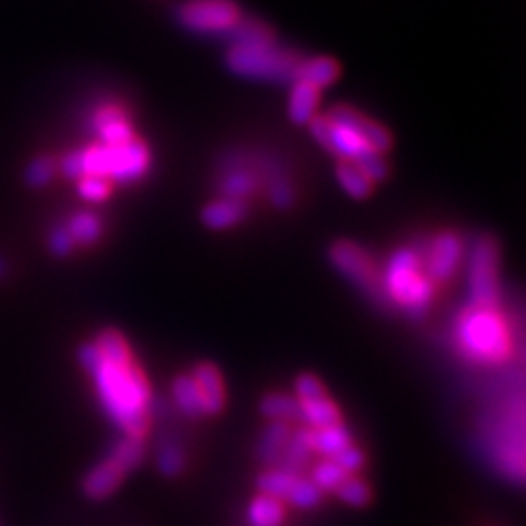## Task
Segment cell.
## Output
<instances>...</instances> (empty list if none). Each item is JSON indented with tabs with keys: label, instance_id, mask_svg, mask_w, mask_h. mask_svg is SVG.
<instances>
[{
	"label": "cell",
	"instance_id": "obj_1",
	"mask_svg": "<svg viewBox=\"0 0 526 526\" xmlns=\"http://www.w3.org/2000/svg\"><path fill=\"white\" fill-rule=\"evenodd\" d=\"M95 382L99 402L108 417L128 434L141 439L147 432L150 419L152 391L143 371L134 360L125 364H112L101 358L97 367L88 373Z\"/></svg>",
	"mask_w": 526,
	"mask_h": 526
},
{
	"label": "cell",
	"instance_id": "obj_2",
	"mask_svg": "<svg viewBox=\"0 0 526 526\" xmlns=\"http://www.w3.org/2000/svg\"><path fill=\"white\" fill-rule=\"evenodd\" d=\"M150 167V152L141 141L123 145H88L84 150L66 154L60 171L66 178L79 180L82 176H101L117 182L139 180Z\"/></svg>",
	"mask_w": 526,
	"mask_h": 526
},
{
	"label": "cell",
	"instance_id": "obj_3",
	"mask_svg": "<svg viewBox=\"0 0 526 526\" xmlns=\"http://www.w3.org/2000/svg\"><path fill=\"white\" fill-rule=\"evenodd\" d=\"M459 345L467 358L480 364H500L511 353L507 318L498 307L472 305L459 318Z\"/></svg>",
	"mask_w": 526,
	"mask_h": 526
},
{
	"label": "cell",
	"instance_id": "obj_4",
	"mask_svg": "<svg viewBox=\"0 0 526 526\" xmlns=\"http://www.w3.org/2000/svg\"><path fill=\"white\" fill-rule=\"evenodd\" d=\"M382 290L388 301L404 307L413 318H421L428 312L434 299V283L421 268V255L415 248L395 250L386 263Z\"/></svg>",
	"mask_w": 526,
	"mask_h": 526
},
{
	"label": "cell",
	"instance_id": "obj_5",
	"mask_svg": "<svg viewBox=\"0 0 526 526\" xmlns=\"http://www.w3.org/2000/svg\"><path fill=\"white\" fill-rule=\"evenodd\" d=\"M226 62L239 75L268 79V82H288L296 77V68H299V62L290 53L274 47V40L261 44H237L228 53Z\"/></svg>",
	"mask_w": 526,
	"mask_h": 526
},
{
	"label": "cell",
	"instance_id": "obj_6",
	"mask_svg": "<svg viewBox=\"0 0 526 526\" xmlns=\"http://www.w3.org/2000/svg\"><path fill=\"white\" fill-rule=\"evenodd\" d=\"M472 305L498 307L500 303V250L494 237L476 239L470 257Z\"/></svg>",
	"mask_w": 526,
	"mask_h": 526
},
{
	"label": "cell",
	"instance_id": "obj_7",
	"mask_svg": "<svg viewBox=\"0 0 526 526\" xmlns=\"http://www.w3.org/2000/svg\"><path fill=\"white\" fill-rule=\"evenodd\" d=\"M329 259L340 274H345L349 281L358 285L362 292H367L373 299H384L382 281L377 279V272L371 257L353 242H338L331 246Z\"/></svg>",
	"mask_w": 526,
	"mask_h": 526
},
{
	"label": "cell",
	"instance_id": "obj_8",
	"mask_svg": "<svg viewBox=\"0 0 526 526\" xmlns=\"http://www.w3.org/2000/svg\"><path fill=\"white\" fill-rule=\"evenodd\" d=\"M178 20L191 31L224 33L239 22V9L231 0H191L178 9Z\"/></svg>",
	"mask_w": 526,
	"mask_h": 526
},
{
	"label": "cell",
	"instance_id": "obj_9",
	"mask_svg": "<svg viewBox=\"0 0 526 526\" xmlns=\"http://www.w3.org/2000/svg\"><path fill=\"white\" fill-rule=\"evenodd\" d=\"M310 128L314 139L323 145L327 152L338 156L340 160H349L353 165L360 163L369 152H373L358 136H353L349 130L342 128V125L331 123L327 117H314L310 121Z\"/></svg>",
	"mask_w": 526,
	"mask_h": 526
},
{
	"label": "cell",
	"instance_id": "obj_10",
	"mask_svg": "<svg viewBox=\"0 0 526 526\" xmlns=\"http://www.w3.org/2000/svg\"><path fill=\"white\" fill-rule=\"evenodd\" d=\"M463 259V244L459 235L441 233L432 239L426 255V274L432 283H443L454 277Z\"/></svg>",
	"mask_w": 526,
	"mask_h": 526
},
{
	"label": "cell",
	"instance_id": "obj_11",
	"mask_svg": "<svg viewBox=\"0 0 526 526\" xmlns=\"http://www.w3.org/2000/svg\"><path fill=\"white\" fill-rule=\"evenodd\" d=\"M327 119L331 123H336V125H342V128L349 130L353 136H358V139L371 147L373 152H388L391 150V134H388L380 123H375L367 117H362L360 112L356 110H351V108H345V106H338L331 110L327 114Z\"/></svg>",
	"mask_w": 526,
	"mask_h": 526
},
{
	"label": "cell",
	"instance_id": "obj_12",
	"mask_svg": "<svg viewBox=\"0 0 526 526\" xmlns=\"http://www.w3.org/2000/svg\"><path fill=\"white\" fill-rule=\"evenodd\" d=\"M191 377L198 388L202 415L222 413L226 393H224V382H222L220 371H217L213 364H198V367L191 371Z\"/></svg>",
	"mask_w": 526,
	"mask_h": 526
},
{
	"label": "cell",
	"instance_id": "obj_13",
	"mask_svg": "<svg viewBox=\"0 0 526 526\" xmlns=\"http://www.w3.org/2000/svg\"><path fill=\"white\" fill-rule=\"evenodd\" d=\"M123 478H125V472L121 470V467L110 459H104L86 474L84 494L93 500H106L119 489Z\"/></svg>",
	"mask_w": 526,
	"mask_h": 526
},
{
	"label": "cell",
	"instance_id": "obj_14",
	"mask_svg": "<svg viewBox=\"0 0 526 526\" xmlns=\"http://www.w3.org/2000/svg\"><path fill=\"white\" fill-rule=\"evenodd\" d=\"M93 128L99 134L101 145L114 147V145H123V143H128L134 139L130 123L125 121L123 112L119 108H112V106H106V108H101L95 112Z\"/></svg>",
	"mask_w": 526,
	"mask_h": 526
},
{
	"label": "cell",
	"instance_id": "obj_15",
	"mask_svg": "<svg viewBox=\"0 0 526 526\" xmlns=\"http://www.w3.org/2000/svg\"><path fill=\"white\" fill-rule=\"evenodd\" d=\"M202 224L211 228V231H226V228H233L246 217V207L237 200L220 198L213 200L211 204L202 209Z\"/></svg>",
	"mask_w": 526,
	"mask_h": 526
},
{
	"label": "cell",
	"instance_id": "obj_16",
	"mask_svg": "<svg viewBox=\"0 0 526 526\" xmlns=\"http://www.w3.org/2000/svg\"><path fill=\"white\" fill-rule=\"evenodd\" d=\"M314 454V439H312V430L310 428H301L299 432H294L288 445L279 459V467L285 472H292L299 476L301 467L310 461V456Z\"/></svg>",
	"mask_w": 526,
	"mask_h": 526
},
{
	"label": "cell",
	"instance_id": "obj_17",
	"mask_svg": "<svg viewBox=\"0 0 526 526\" xmlns=\"http://www.w3.org/2000/svg\"><path fill=\"white\" fill-rule=\"evenodd\" d=\"M290 437H292V430L288 423L270 421L266 430H263L261 441L257 445V459L266 465H277Z\"/></svg>",
	"mask_w": 526,
	"mask_h": 526
},
{
	"label": "cell",
	"instance_id": "obj_18",
	"mask_svg": "<svg viewBox=\"0 0 526 526\" xmlns=\"http://www.w3.org/2000/svg\"><path fill=\"white\" fill-rule=\"evenodd\" d=\"M299 404H301V423H305V428L310 430L336 426V423H340L342 419L338 406L331 402L327 395L312 399V402H299Z\"/></svg>",
	"mask_w": 526,
	"mask_h": 526
},
{
	"label": "cell",
	"instance_id": "obj_19",
	"mask_svg": "<svg viewBox=\"0 0 526 526\" xmlns=\"http://www.w3.org/2000/svg\"><path fill=\"white\" fill-rule=\"evenodd\" d=\"M312 439H314V454L325 456V459H334L338 452L353 445L351 432L342 426V423L320 428V430H312Z\"/></svg>",
	"mask_w": 526,
	"mask_h": 526
},
{
	"label": "cell",
	"instance_id": "obj_20",
	"mask_svg": "<svg viewBox=\"0 0 526 526\" xmlns=\"http://www.w3.org/2000/svg\"><path fill=\"white\" fill-rule=\"evenodd\" d=\"M259 410L263 417H268L270 421H301V404L299 399L285 393H268L261 399Z\"/></svg>",
	"mask_w": 526,
	"mask_h": 526
},
{
	"label": "cell",
	"instance_id": "obj_21",
	"mask_svg": "<svg viewBox=\"0 0 526 526\" xmlns=\"http://www.w3.org/2000/svg\"><path fill=\"white\" fill-rule=\"evenodd\" d=\"M338 75H340V68L334 60H329V57L307 60V62L299 64V68H296V77H299V82L312 84L318 90L329 86V84H334Z\"/></svg>",
	"mask_w": 526,
	"mask_h": 526
},
{
	"label": "cell",
	"instance_id": "obj_22",
	"mask_svg": "<svg viewBox=\"0 0 526 526\" xmlns=\"http://www.w3.org/2000/svg\"><path fill=\"white\" fill-rule=\"evenodd\" d=\"M316 106H318V88L307 82L296 84L290 95V108H288L290 119L299 125L310 123L314 119Z\"/></svg>",
	"mask_w": 526,
	"mask_h": 526
},
{
	"label": "cell",
	"instance_id": "obj_23",
	"mask_svg": "<svg viewBox=\"0 0 526 526\" xmlns=\"http://www.w3.org/2000/svg\"><path fill=\"white\" fill-rule=\"evenodd\" d=\"M285 520L283 502L277 498L259 494L248 505V524L250 526H281Z\"/></svg>",
	"mask_w": 526,
	"mask_h": 526
},
{
	"label": "cell",
	"instance_id": "obj_24",
	"mask_svg": "<svg viewBox=\"0 0 526 526\" xmlns=\"http://www.w3.org/2000/svg\"><path fill=\"white\" fill-rule=\"evenodd\" d=\"M68 235L73 237L75 244L90 246L95 244L97 239L104 233V226H101V217L93 211H79L75 213L71 220L66 224Z\"/></svg>",
	"mask_w": 526,
	"mask_h": 526
},
{
	"label": "cell",
	"instance_id": "obj_25",
	"mask_svg": "<svg viewBox=\"0 0 526 526\" xmlns=\"http://www.w3.org/2000/svg\"><path fill=\"white\" fill-rule=\"evenodd\" d=\"M336 174H338L340 187L345 189L351 198L364 200V198L371 196L373 182H371L367 176H364L356 165L349 163V160H338Z\"/></svg>",
	"mask_w": 526,
	"mask_h": 526
},
{
	"label": "cell",
	"instance_id": "obj_26",
	"mask_svg": "<svg viewBox=\"0 0 526 526\" xmlns=\"http://www.w3.org/2000/svg\"><path fill=\"white\" fill-rule=\"evenodd\" d=\"M171 393H174V402L182 415H187V417L202 415L200 395H198V388H196V382H193L191 373L178 375L174 380V386H171Z\"/></svg>",
	"mask_w": 526,
	"mask_h": 526
},
{
	"label": "cell",
	"instance_id": "obj_27",
	"mask_svg": "<svg viewBox=\"0 0 526 526\" xmlns=\"http://www.w3.org/2000/svg\"><path fill=\"white\" fill-rule=\"evenodd\" d=\"M95 345L101 353V358H104L106 362H112V364H125L132 360V353H130V347H128V340H125L119 331L114 329H106L101 331V334L97 336Z\"/></svg>",
	"mask_w": 526,
	"mask_h": 526
},
{
	"label": "cell",
	"instance_id": "obj_28",
	"mask_svg": "<svg viewBox=\"0 0 526 526\" xmlns=\"http://www.w3.org/2000/svg\"><path fill=\"white\" fill-rule=\"evenodd\" d=\"M108 459L117 463L125 474L136 470V467H139V463L143 461V443H141V439H136V437L119 439L117 443L112 445Z\"/></svg>",
	"mask_w": 526,
	"mask_h": 526
},
{
	"label": "cell",
	"instance_id": "obj_29",
	"mask_svg": "<svg viewBox=\"0 0 526 526\" xmlns=\"http://www.w3.org/2000/svg\"><path fill=\"white\" fill-rule=\"evenodd\" d=\"M294 480H296V474L285 472L279 467V470H270L266 474H261L257 478V489L263 496H270V498H277L285 502V498H288L290 489L294 485Z\"/></svg>",
	"mask_w": 526,
	"mask_h": 526
},
{
	"label": "cell",
	"instance_id": "obj_30",
	"mask_svg": "<svg viewBox=\"0 0 526 526\" xmlns=\"http://www.w3.org/2000/svg\"><path fill=\"white\" fill-rule=\"evenodd\" d=\"M320 500H323V491H320L310 478H301V476H296L290 494L285 498V502L292 505L294 509H305V511L318 507Z\"/></svg>",
	"mask_w": 526,
	"mask_h": 526
},
{
	"label": "cell",
	"instance_id": "obj_31",
	"mask_svg": "<svg viewBox=\"0 0 526 526\" xmlns=\"http://www.w3.org/2000/svg\"><path fill=\"white\" fill-rule=\"evenodd\" d=\"M347 478H349V474L342 472L334 461L323 459L320 463H316L310 480L320 491H336L342 483H345Z\"/></svg>",
	"mask_w": 526,
	"mask_h": 526
},
{
	"label": "cell",
	"instance_id": "obj_32",
	"mask_svg": "<svg viewBox=\"0 0 526 526\" xmlns=\"http://www.w3.org/2000/svg\"><path fill=\"white\" fill-rule=\"evenodd\" d=\"M334 494L345 502L349 507H367L369 500H371V489L369 485L364 483L362 478L358 476H349L345 483H342Z\"/></svg>",
	"mask_w": 526,
	"mask_h": 526
},
{
	"label": "cell",
	"instance_id": "obj_33",
	"mask_svg": "<svg viewBox=\"0 0 526 526\" xmlns=\"http://www.w3.org/2000/svg\"><path fill=\"white\" fill-rule=\"evenodd\" d=\"M55 169H57V165L51 156H40L36 160H31V163L27 165L25 182L33 189L47 187L55 178Z\"/></svg>",
	"mask_w": 526,
	"mask_h": 526
},
{
	"label": "cell",
	"instance_id": "obj_34",
	"mask_svg": "<svg viewBox=\"0 0 526 526\" xmlns=\"http://www.w3.org/2000/svg\"><path fill=\"white\" fill-rule=\"evenodd\" d=\"M255 185H257L255 178L246 174V171H235V174L226 176L222 180V193L228 200L242 202L246 196H250V193L255 191Z\"/></svg>",
	"mask_w": 526,
	"mask_h": 526
},
{
	"label": "cell",
	"instance_id": "obj_35",
	"mask_svg": "<svg viewBox=\"0 0 526 526\" xmlns=\"http://www.w3.org/2000/svg\"><path fill=\"white\" fill-rule=\"evenodd\" d=\"M112 185L108 178L101 176H82L77 180V193L79 198L86 202H104L110 198Z\"/></svg>",
	"mask_w": 526,
	"mask_h": 526
},
{
	"label": "cell",
	"instance_id": "obj_36",
	"mask_svg": "<svg viewBox=\"0 0 526 526\" xmlns=\"http://www.w3.org/2000/svg\"><path fill=\"white\" fill-rule=\"evenodd\" d=\"M158 470L165 476H178L182 470H185V454L176 448V443H165L163 448L158 450Z\"/></svg>",
	"mask_w": 526,
	"mask_h": 526
},
{
	"label": "cell",
	"instance_id": "obj_37",
	"mask_svg": "<svg viewBox=\"0 0 526 526\" xmlns=\"http://www.w3.org/2000/svg\"><path fill=\"white\" fill-rule=\"evenodd\" d=\"M294 393H296V399H299V402H312V399L327 395L323 382H320L318 377L312 373H303V375L296 377Z\"/></svg>",
	"mask_w": 526,
	"mask_h": 526
},
{
	"label": "cell",
	"instance_id": "obj_38",
	"mask_svg": "<svg viewBox=\"0 0 526 526\" xmlns=\"http://www.w3.org/2000/svg\"><path fill=\"white\" fill-rule=\"evenodd\" d=\"M331 461H334L342 472H347L351 476V474H358L364 467V454L362 450L356 448V445H349V448L338 452Z\"/></svg>",
	"mask_w": 526,
	"mask_h": 526
},
{
	"label": "cell",
	"instance_id": "obj_39",
	"mask_svg": "<svg viewBox=\"0 0 526 526\" xmlns=\"http://www.w3.org/2000/svg\"><path fill=\"white\" fill-rule=\"evenodd\" d=\"M75 248V242L73 237L68 235L66 226H57L53 228V233L49 235V250L55 255V257H68L73 253Z\"/></svg>",
	"mask_w": 526,
	"mask_h": 526
},
{
	"label": "cell",
	"instance_id": "obj_40",
	"mask_svg": "<svg viewBox=\"0 0 526 526\" xmlns=\"http://www.w3.org/2000/svg\"><path fill=\"white\" fill-rule=\"evenodd\" d=\"M270 200H272L274 207H279V209L292 207V202H294L292 187H290L285 180H277V182H274V185L270 187Z\"/></svg>",
	"mask_w": 526,
	"mask_h": 526
},
{
	"label": "cell",
	"instance_id": "obj_41",
	"mask_svg": "<svg viewBox=\"0 0 526 526\" xmlns=\"http://www.w3.org/2000/svg\"><path fill=\"white\" fill-rule=\"evenodd\" d=\"M5 274H7V263H5L3 257H0V279H3Z\"/></svg>",
	"mask_w": 526,
	"mask_h": 526
}]
</instances>
